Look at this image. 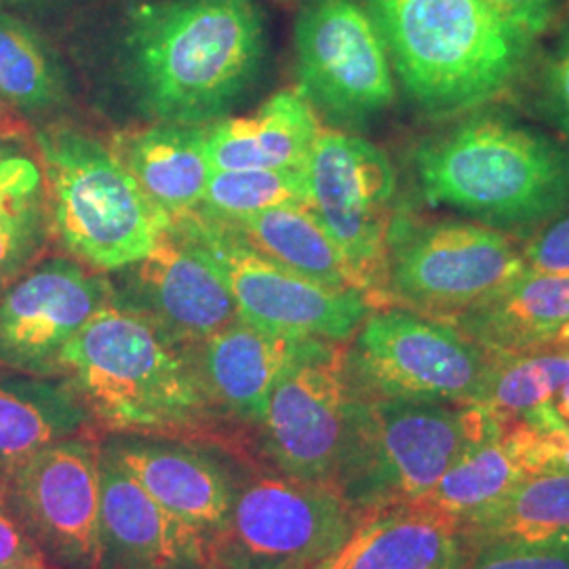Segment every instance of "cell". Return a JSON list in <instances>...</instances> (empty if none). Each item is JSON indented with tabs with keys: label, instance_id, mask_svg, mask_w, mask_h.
I'll use <instances>...</instances> for the list:
<instances>
[{
	"label": "cell",
	"instance_id": "1",
	"mask_svg": "<svg viewBox=\"0 0 569 569\" xmlns=\"http://www.w3.org/2000/svg\"><path fill=\"white\" fill-rule=\"evenodd\" d=\"M266 47L256 0H143L124 21L122 72L146 117L203 127L256 84Z\"/></svg>",
	"mask_w": 569,
	"mask_h": 569
},
{
	"label": "cell",
	"instance_id": "2",
	"mask_svg": "<svg viewBox=\"0 0 569 569\" xmlns=\"http://www.w3.org/2000/svg\"><path fill=\"white\" fill-rule=\"evenodd\" d=\"M58 378L93 422L121 435L199 428L216 407L192 346L117 296L63 348Z\"/></svg>",
	"mask_w": 569,
	"mask_h": 569
},
{
	"label": "cell",
	"instance_id": "3",
	"mask_svg": "<svg viewBox=\"0 0 569 569\" xmlns=\"http://www.w3.org/2000/svg\"><path fill=\"white\" fill-rule=\"evenodd\" d=\"M407 96L432 117L502 98L523 74L533 39L483 0H363Z\"/></svg>",
	"mask_w": 569,
	"mask_h": 569
},
{
	"label": "cell",
	"instance_id": "4",
	"mask_svg": "<svg viewBox=\"0 0 569 569\" xmlns=\"http://www.w3.org/2000/svg\"><path fill=\"white\" fill-rule=\"evenodd\" d=\"M422 199L493 226H533L569 209V150L523 124L472 114L416 150Z\"/></svg>",
	"mask_w": 569,
	"mask_h": 569
},
{
	"label": "cell",
	"instance_id": "5",
	"mask_svg": "<svg viewBox=\"0 0 569 569\" xmlns=\"http://www.w3.org/2000/svg\"><path fill=\"white\" fill-rule=\"evenodd\" d=\"M500 427L483 406L355 397L333 488L363 515L413 505L468 443Z\"/></svg>",
	"mask_w": 569,
	"mask_h": 569
},
{
	"label": "cell",
	"instance_id": "6",
	"mask_svg": "<svg viewBox=\"0 0 569 569\" xmlns=\"http://www.w3.org/2000/svg\"><path fill=\"white\" fill-rule=\"evenodd\" d=\"M37 146L49 224L72 258L117 272L152 253L171 218L146 197L117 152L70 127L42 129Z\"/></svg>",
	"mask_w": 569,
	"mask_h": 569
},
{
	"label": "cell",
	"instance_id": "7",
	"mask_svg": "<svg viewBox=\"0 0 569 569\" xmlns=\"http://www.w3.org/2000/svg\"><path fill=\"white\" fill-rule=\"evenodd\" d=\"M493 355L462 331L406 308L373 310L346 348V376L359 399L479 406Z\"/></svg>",
	"mask_w": 569,
	"mask_h": 569
},
{
	"label": "cell",
	"instance_id": "8",
	"mask_svg": "<svg viewBox=\"0 0 569 569\" xmlns=\"http://www.w3.org/2000/svg\"><path fill=\"white\" fill-rule=\"evenodd\" d=\"M523 272L521 249L496 228L395 213L380 293L399 308L448 323Z\"/></svg>",
	"mask_w": 569,
	"mask_h": 569
},
{
	"label": "cell",
	"instance_id": "9",
	"mask_svg": "<svg viewBox=\"0 0 569 569\" xmlns=\"http://www.w3.org/2000/svg\"><path fill=\"white\" fill-rule=\"evenodd\" d=\"M171 226L222 272L239 319L249 326L296 340L345 345L371 312L366 293L308 281L203 211L176 216Z\"/></svg>",
	"mask_w": 569,
	"mask_h": 569
},
{
	"label": "cell",
	"instance_id": "10",
	"mask_svg": "<svg viewBox=\"0 0 569 569\" xmlns=\"http://www.w3.org/2000/svg\"><path fill=\"white\" fill-rule=\"evenodd\" d=\"M363 512L331 486L260 477L237 489L207 540V569H315L345 545Z\"/></svg>",
	"mask_w": 569,
	"mask_h": 569
},
{
	"label": "cell",
	"instance_id": "11",
	"mask_svg": "<svg viewBox=\"0 0 569 569\" xmlns=\"http://www.w3.org/2000/svg\"><path fill=\"white\" fill-rule=\"evenodd\" d=\"M308 209L338 244L371 302L382 291L397 173L363 138L321 131L306 163Z\"/></svg>",
	"mask_w": 569,
	"mask_h": 569
},
{
	"label": "cell",
	"instance_id": "12",
	"mask_svg": "<svg viewBox=\"0 0 569 569\" xmlns=\"http://www.w3.org/2000/svg\"><path fill=\"white\" fill-rule=\"evenodd\" d=\"M0 502L58 569H100V448L70 437L34 451L0 486Z\"/></svg>",
	"mask_w": 569,
	"mask_h": 569
},
{
	"label": "cell",
	"instance_id": "13",
	"mask_svg": "<svg viewBox=\"0 0 569 569\" xmlns=\"http://www.w3.org/2000/svg\"><path fill=\"white\" fill-rule=\"evenodd\" d=\"M352 399L342 342L302 340L270 390L260 422L266 456L281 475L333 488Z\"/></svg>",
	"mask_w": 569,
	"mask_h": 569
},
{
	"label": "cell",
	"instance_id": "14",
	"mask_svg": "<svg viewBox=\"0 0 569 569\" xmlns=\"http://www.w3.org/2000/svg\"><path fill=\"white\" fill-rule=\"evenodd\" d=\"M300 93L340 122H366L395 102L387 47L359 0H302L296 28Z\"/></svg>",
	"mask_w": 569,
	"mask_h": 569
},
{
	"label": "cell",
	"instance_id": "15",
	"mask_svg": "<svg viewBox=\"0 0 569 569\" xmlns=\"http://www.w3.org/2000/svg\"><path fill=\"white\" fill-rule=\"evenodd\" d=\"M110 298V284L74 260L23 272L0 291V367L58 378L63 348Z\"/></svg>",
	"mask_w": 569,
	"mask_h": 569
},
{
	"label": "cell",
	"instance_id": "16",
	"mask_svg": "<svg viewBox=\"0 0 569 569\" xmlns=\"http://www.w3.org/2000/svg\"><path fill=\"white\" fill-rule=\"evenodd\" d=\"M100 569H207V540L100 449Z\"/></svg>",
	"mask_w": 569,
	"mask_h": 569
},
{
	"label": "cell",
	"instance_id": "17",
	"mask_svg": "<svg viewBox=\"0 0 569 569\" xmlns=\"http://www.w3.org/2000/svg\"><path fill=\"white\" fill-rule=\"evenodd\" d=\"M103 451L163 509L209 540L224 526L239 486L209 451L142 435H119Z\"/></svg>",
	"mask_w": 569,
	"mask_h": 569
},
{
	"label": "cell",
	"instance_id": "18",
	"mask_svg": "<svg viewBox=\"0 0 569 569\" xmlns=\"http://www.w3.org/2000/svg\"><path fill=\"white\" fill-rule=\"evenodd\" d=\"M138 302H131L186 345H201L239 319L222 272L173 226L138 264Z\"/></svg>",
	"mask_w": 569,
	"mask_h": 569
},
{
	"label": "cell",
	"instance_id": "19",
	"mask_svg": "<svg viewBox=\"0 0 569 569\" xmlns=\"http://www.w3.org/2000/svg\"><path fill=\"white\" fill-rule=\"evenodd\" d=\"M460 526L420 505L367 512L340 549L315 569H460Z\"/></svg>",
	"mask_w": 569,
	"mask_h": 569
},
{
	"label": "cell",
	"instance_id": "20",
	"mask_svg": "<svg viewBox=\"0 0 569 569\" xmlns=\"http://www.w3.org/2000/svg\"><path fill=\"white\" fill-rule=\"evenodd\" d=\"M448 323L489 352L526 355L559 348L569 327V274L526 270L507 289Z\"/></svg>",
	"mask_w": 569,
	"mask_h": 569
},
{
	"label": "cell",
	"instance_id": "21",
	"mask_svg": "<svg viewBox=\"0 0 569 569\" xmlns=\"http://www.w3.org/2000/svg\"><path fill=\"white\" fill-rule=\"evenodd\" d=\"M321 136L305 96L284 89L244 117L220 119L207 129L213 171L302 169Z\"/></svg>",
	"mask_w": 569,
	"mask_h": 569
},
{
	"label": "cell",
	"instance_id": "22",
	"mask_svg": "<svg viewBox=\"0 0 569 569\" xmlns=\"http://www.w3.org/2000/svg\"><path fill=\"white\" fill-rule=\"evenodd\" d=\"M302 340L241 319L199 345L197 361L213 406L244 422H262L270 390Z\"/></svg>",
	"mask_w": 569,
	"mask_h": 569
},
{
	"label": "cell",
	"instance_id": "23",
	"mask_svg": "<svg viewBox=\"0 0 569 569\" xmlns=\"http://www.w3.org/2000/svg\"><path fill=\"white\" fill-rule=\"evenodd\" d=\"M117 154L146 197L169 218L203 203L207 183L213 176L203 127L159 122L119 138Z\"/></svg>",
	"mask_w": 569,
	"mask_h": 569
},
{
	"label": "cell",
	"instance_id": "24",
	"mask_svg": "<svg viewBox=\"0 0 569 569\" xmlns=\"http://www.w3.org/2000/svg\"><path fill=\"white\" fill-rule=\"evenodd\" d=\"M91 416L63 378L0 367V486L34 451L79 437Z\"/></svg>",
	"mask_w": 569,
	"mask_h": 569
},
{
	"label": "cell",
	"instance_id": "25",
	"mask_svg": "<svg viewBox=\"0 0 569 569\" xmlns=\"http://www.w3.org/2000/svg\"><path fill=\"white\" fill-rule=\"evenodd\" d=\"M533 472L526 428L519 422L496 428L468 443L437 486L416 505L435 510L458 526L498 502Z\"/></svg>",
	"mask_w": 569,
	"mask_h": 569
},
{
	"label": "cell",
	"instance_id": "26",
	"mask_svg": "<svg viewBox=\"0 0 569 569\" xmlns=\"http://www.w3.org/2000/svg\"><path fill=\"white\" fill-rule=\"evenodd\" d=\"M226 224L270 260L308 281L340 291H361L338 244L308 207L284 204Z\"/></svg>",
	"mask_w": 569,
	"mask_h": 569
},
{
	"label": "cell",
	"instance_id": "27",
	"mask_svg": "<svg viewBox=\"0 0 569 569\" xmlns=\"http://www.w3.org/2000/svg\"><path fill=\"white\" fill-rule=\"evenodd\" d=\"M568 529L569 472L531 475L460 523L467 552L489 545H549Z\"/></svg>",
	"mask_w": 569,
	"mask_h": 569
},
{
	"label": "cell",
	"instance_id": "28",
	"mask_svg": "<svg viewBox=\"0 0 569 569\" xmlns=\"http://www.w3.org/2000/svg\"><path fill=\"white\" fill-rule=\"evenodd\" d=\"M70 98L60 56L41 34L0 13V100L21 114H47Z\"/></svg>",
	"mask_w": 569,
	"mask_h": 569
},
{
	"label": "cell",
	"instance_id": "29",
	"mask_svg": "<svg viewBox=\"0 0 569 569\" xmlns=\"http://www.w3.org/2000/svg\"><path fill=\"white\" fill-rule=\"evenodd\" d=\"M47 228L41 167L16 152L0 163V287L21 277L41 253Z\"/></svg>",
	"mask_w": 569,
	"mask_h": 569
},
{
	"label": "cell",
	"instance_id": "30",
	"mask_svg": "<svg viewBox=\"0 0 569 569\" xmlns=\"http://www.w3.org/2000/svg\"><path fill=\"white\" fill-rule=\"evenodd\" d=\"M493 355L486 395L479 406L502 425L526 422L536 411L550 406L559 388L569 380L566 348L526 355Z\"/></svg>",
	"mask_w": 569,
	"mask_h": 569
},
{
	"label": "cell",
	"instance_id": "31",
	"mask_svg": "<svg viewBox=\"0 0 569 569\" xmlns=\"http://www.w3.org/2000/svg\"><path fill=\"white\" fill-rule=\"evenodd\" d=\"M284 204L308 207L306 167L213 171L199 207L216 220L237 222Z\"/></svg>",
	"mask_w": 569,
	"mask_h": 569
},
{
	"label": "cell",
	"instance_id": "32",
	"mask_svg": "<svg viewBox=\"0 0 569 569\" xmlns=\"http://www.w3.org/2000/svg\"><path fill=\"white\" fill-rule=\"evenodd\" d=\"M460 569H569V549L555 545H489L468 550Z\"/></svg>",
	"mask_w": 569,
	"mask_h": 569
},
{
	"label": "cell",
	"instance_id": "33",
	"mask_svg": "<svg viewBox=\"0 0 569 569\" xmlns=\"http://www.w3.org/2000/svg\"><path fill=\"white\" fill-rule=\"evenodd\" d=\"M523 264L536 274H569V216L555 220L523 249Z\"/></svg>",
	"mask_w": 569,
	"mask_h": 569
},
{
	"label": "cell",
	"instance_id": "34",
	"mask_svg": "<svg viewBox=\"0 0 569 569\" xmlns=\"http://www.w3.org/2000/svg\"><path fill=\"white\" fill-rule=\"evenodd\" d=\"M545 102L550 119L569 140V21L561 28L547 61Z\"/></svg>",
	"mask_w": 569,
	"mask_h": 569
},
{
	"label": "cell",
	"instance_id": "35",
	"mask_svg": "<svg viewBox=\"0 0 569 569\" xmlns=\"http://www.w3.org/2000/svg\"><path fill=\"white\" fill-rule=\"evenodd\" d=\"M502 20L509 21L529 39L542 37L555 21L559 0H483Z\"/></svg>",
	"mask_w": 569,
	"mask_h": 569
},
{
	"label": "cell",
	"instance_id": "36",
	"mask_svg": "<svg viewBox=\"0 0 569 569\" xmlns=\"http://www.w3.org/2000/svg\"><path fill=\"white\" fill-rule=\"evenodd\" d=\"M47 561L39 547L28 538L20 523L0 502V569L32 566Z\"/></svg>",
	"mask_w": 569,
	"mask_h": 569
},
{
	"label": "cell",
	"instance_id": "37",
	"mask_svg": "<svg viewBox=\"0 0 569 569\" xmlns=\"http://www.w3.org/2000/svg\"><path fill=\"white\" fill-rule=\"evenodd\" d=\"M20 133V119L11 112V108L0 100V138L9 140Z\"/></svg>",
	"mask_w": 569,
	"mask_h": 569
},
{
	"label": "cell",
	"instance_id": "38",
	"mask_svg": "<svg viewBox=\"0 0 569 569\" xmlns=\"http://www.w3.org/2000/svg\"><path fill=\"white\" fill-rule=\"evenodd\" d=\"M11 154H16V148L11 146L9 140H2V138H0V163H2L4 159H9Z\"/></svg>",
	"mask_w": 569,
	"mask_h": 569
},
{
	"label": "cell",
	"instance_id": "39",
	"mask_svg": "<svg viewBox=\"0 0 569 569\" xmlns=\"http://www.w3.org/2000/svg\"><path fill=\"white\" fill-rule=\"evenodd\" d=\"M549 545H555V547H561V549H569V529L568 531H563L561 536H557L552 542Z\"/></svg>",
	"mask_w": 569,
	"mask_h": 569
},
{
	"label": "cell",
	"instance_id": "40",
	"mask_svg": "<svg viewBox=\"0 0 569 569\" xmlns=\"http://www.w3.org/2000/svg\"><path fill=\"white\" fill-rule=\"evenodd\" d=\"M4 569H58L53 568L49 561H42V563H32V566H16V568H4Z\"/></svg>",
	"mask_w": 569,
	"mask_h": 569
},
{
	"label": "cell",
	"instance_id": "41",
	"mask_svg": "<svg viewBox=\"0 0 569 569\" xmlns=\"http://www.w3.org/2000/svg\"><path fill=\"white\" fill-rule=\"evenodd\" d=\"M566 346H569V327L566 329V333H563V338H561V345H559V348H566Z\"/></svg>",
	"mask_w": 569,
	"mask_h": 569
},
{
	"label": "cell",
	"instance_id": "42",
	"mask_svg": "<svg viewBox=\"0 0 569 569\" xmlns=\"http://www.w3.org/2000/svg\"><path fill=\"white\" fill-rule=\"evenodd\" d=\"M2 289H4V287H0V291H2Z\"/></svg>",
	"mask_w": 569,
	"mask_h": 569
}]
</instances>
